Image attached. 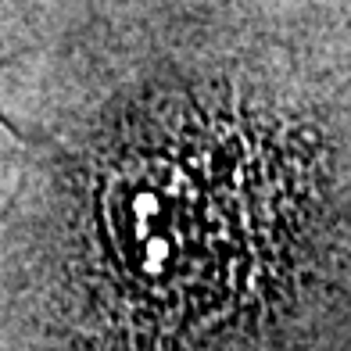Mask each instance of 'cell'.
I'll list each match as a JSON object with an SVG mask.
<instances>
[{"mask_svg": "<svg viewBox=\"0 0 351 351\" xmlns=\"http://www.w3.org/2000/svg\"><path fill=\"white\" fill-rule=\"evenodd\" d=\"M183 147L130 151L104 183V251L130 298L183 312L244 305L254 280L273 273V186L247 158L244 140H180Z\"/></svg>", "mask_w": 351, "mask_h": 351, "instance_id": "obj_1", "label": "cell"}]
</instances>
